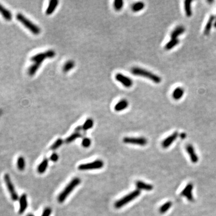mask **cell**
<instances>
[{"mask_svg":"<svg viewBox=\"0 0 216 216\" xmlns=\"http://www.w3.org/2000/svg\"><path fill=\"white\" fill-rule=\"evenodd\" d=\"M131 72L134 75L140 76L148 78L156 84H159L161 81V79L160 76L145 69H143L139 67H133L131 69Z\"/></svg>","mask_w":216,"mask_h":216,"instance_id":"cell-1","label":"cell"},{"mask_svg":"<svg viewBox=\"0 0 216 216\" xmlns=\"http://www.w3.org/2000/svg\"><path fill=\"white\" fill-rule=\"evenodd\" d=\"M81 183L80 178L76 177L72 180L65 187V188L61 191V193L59 195L58 197V201L60 203H63L68 196V195L71 193L75 187H76Z\"/></svg>","mask_w":216,"mask_h":216,"instance_id":"cell-2","label":"cell"},{"mask_svg":"<svg viewBox=\"0 0 216 216\" xmlns=\"http://www.w3.org/2000/svg\"><path fill=\"white\" fill-rule=\"evenodd\" d=\"M16 18L20 23L23 24V25L25 26L33 34L39 35L40 33L41 30L40 27L36 25L35 23L31 22L25 16H23L22 13H17L16 15Z\"/></svg>","mask_w":216,"mask_h":216,"instance_id":"cell-3","label":"cell"},{"mask_svg":"<svg viewBox=\"0 0 216 216\" xmlns=\"http://www.w3.org/2000/svg\"><path fill=\"white\" fill-rule=\"evenodd\" d=\"M140 191L139 190H138V189L132 191L131 193H130L129 194H128L126 196L122 198L121 199H120L118 201H117L115 203L114 206L116 208H122L123 206L127 205V204H129V202H130L131 201H132L133 200L136 199L137 197H138L140 195Z\"/></svg>","mask_w":216,"mask_h":216,"instance_id":"cell-4","label":"cell"},{"mask_svg":"<svg viewBox=\"0 0 216 216\" xmlns=\"http://www.w3.org/2000/svg\"><path fill=\"white\" fill-rule=\"evenodd\" d=\"M56 55L55 52L54 50H47L44 52L39 53L31 58V61L34 63H37L41 65L42 62L47 58H52Z\"/></svg>","mask_w":216,"mask_h":216,"instance_id":"cell-5","label":"cell"},{"mask_svg":"<svg viewBox=\"0 0 216 216\" xmlns=\"http://www.w3.org/2000/svg\"><path fill=\"white\" fill-rule=\"evenodd\" d=\"M104 166L103 161L100 160H97L94 161L80 164L78 169L80 171H88L94 169H99L102 168Z\"/></svg>","mask_w":216,"mask_h":216,"instance_id":"cell-6","label":"cell"},{"mask_svg":"<svg viewBox=\"0 0 216 216\" xmlns=\"http://www.w3.org/2000/svg\"><path fill=\"white\" fill-rule=\"evenodd\" d=\"M4 181L6 183V185H7V187L8 188L9 193L10 194L12 199L14 201H16L18 200V199H19L18 195H17L16 191L15 190V187L13 184V183L12 182L10 175L7 174H5L4 176Z\"/></svg>","mask_w":216,"mask_h":216,"instance_id":"cell-7","label":"cell"},{"mask_svg":"<svg viewBox=\"0 0 216 216\" xmlns=\"http://www.w3.org/2000/svg\"><path fill=\"white\" fill-rule=\"evenodd\" d=\"M123 142L128 144H133V145L145 146L147 143V140L143 137H126L123 139Z\"/></svg>","mask_w":216,"mask_h":216,"instance_id":"cell-8","label":"cell"},{"mask_svg":"<svg viewBox=\"0 0 216 216\" xmlns=\"http://www.w3.org/2000/svg\"><path fill=\"white\" fill-rule=\"evenodd\" d=\"M115 79L117 81L122 84L126 88H130L133 84L132 79L121 73H117L115 75Z\"/></svg>","mask_w":216,"mask_h":216,"instance_id":"cell-9","label":"cell"},{"mask_svg":"<svg viewBox=\"0 0 216 216\" xmlns=\"http://www.w3.org/2000/svg\"><path fill=\"white\" fill-rule=\"evenodd\" d=\"M193 185L192 184L190 183L187 184L184 190L182 191L181 195L183 196H185L188 201H193V196L192 193V191H193Z\"/></svg>","mask_w":216,"mask_h":216,"instance_id":"cell-10","label":"cell"},{"mask_svg":"<svg viewBox=\"0 0 216 216\" xmlns=\"http://www.w3.org/2000/svg\"><path fill=\"white\" fill-rule=\"evenodd\" d=\"M178 133L177 132H175V133H172L171 135H170L169 136L166 137L161 143L162 147L164 148H166L167 147H169L171 144L175 140V139L178 137Z\"/></svg>","mask_w":216,"mask_h":216,"instance_id":"cell-11","label":"cell"},{"mask_svg":"<svg viewBox=\"0 0 216 216\" xmlns=\"http://www.w3.org/2000/svg\"><path fill=\"white\" fill-rule=\"evenodd\" d=\"M19 204L20 207L19 209V214H22L25 211L26 209L27 208L28 202H27V197L25 194H23L19 199Z\"/></svg>","mask_w":216,"mask_h":216,"instance_id":"cell-12","label":"cell"},{"mask_svg":"<svg viewBox=\"0 0 216 216\" xmlns=\"http://www.w3.org/2000/svg\"><path fill=\"white\" fill-rule=\"evenodd\" d=\"M186 151L188 153V154L190 156V160L192 162L196 163L198 161V160H199L198 156L196 155L193 146L190 145V144H188V145H187V147H186Z\"/></svg>","mask_w":216,"mask_h":216,"instance_id":"cell-13","label":"cell"},{"mask_svg":"<svg viewBox=\"0 0 216 216\" xmlns=\"http://www.w3.org/2000/svg\"><path fill=\"white\" fill-rule=\"evenodd\" d=\"M58 3H59V1H58V0H51V1H50L49 5H48L47 9L46 10V15H50L52 13H53L54 12V11L55 10L56 8L57 7Z\"/></svg>","mask_w":216,"mask_h":216,"instance_id":"cell-14","label":"cell"},{"mask_svg":"<svg viewBox=\"0 0 216 216\" xmlns=\"http://www.w3.org/2000/svg\"><path fill=\"white\" fill-rule=\"evenodd\" d=\"M215 19V16H213V15H211L209 17L208 22H207L206 25L205 27V29H204V33L205 35L207 36V35H208L209 34V33H210V31L211 30L212 27V25L214 24Z\"/></svg>","mask_w":216,"mask_h":216,"instance_id":"cell-15","label":"cell"},{"mask_svg":"<svg viewBox=\"0 0 216 216\" xmlns=\"http://www.w3.org/2000/svg\"><path fill=\"white\" fill-rule=\"evenodd\" d=\"M128 106H129V103H128L127 100L126 99H123V100L119 101L115 105V106L114 107V109L116 112H120V111H122L126 109L128 107Z\"/></svg>","mask_w":216,"mask_h":216,"instance_id":"cell-16","label":"cell"},{"mask_svg":"<svg viewBox=\"0 0 216 216\" xmlns=\"http://www.w3.org/2000/svg\"><path fill=\"white\" fill-rule=\"evenodd\" d=\"M0 13L1 14L2 16L8 21H10L12 19V14L10 11L5 8L3 5L0 4Z\"/></svg>","mask_w":216,"mask_h":216,"instance_id":"cell-17","label":"cell"},{"mask_svg":"<svg viewBox=\"0 0 216 216\" xmlns=\"http://www.w3.org/2000/svg\"><path fill=\"white\" fill-rule=\"evenodd\" d=\"M185 28L183 26H178L176 27L174 30L171 34V37L172 39H177L178 36L183 34L185 32Z\"/></svg>","mask_w":216,"mask_h":216,"instance_id":"cell-18","label":"cell"},{"mask_svg":"<svg viewBox=\"0 0 216 216\" xmlns=\"http://www.w3.org/2000/svg\"><path fill=\"white\" fill-rule=\"evenodd\" d=\"M184 94V89L181 87H177L172 92V97L176 100H180L183 97Z\"/></svg>","mask_w":216,"mask_h":216,"instance_id":"cell-19","label":"cell"},{"mask_svg":"<svg viewBox=\"0 0 216 216\" xmlns=\"http://www.w3.org/2000/svg\"><path fill=\"white\" fill-rule=\"evenodd\" d=\"M136 185L138 190H145L147 191H150L152 190L153 188V186L152 185L143 183L141 181H136Z\"/></svg>","mask_w":216,"mask_h":216,"instance_id":"cell-20","label":"cell"},{"mask_svg":"<svg viewBox=\"0 0 216 216\" xmlns=\"http://www.w3.org/2000/svg\"><path fill=\"white\" fill-rule=\"evenodd\" d=\"M47 166H48V160L47 159H44L37 167L38 172L40 174H43L46 171Z\"/></svg>","mask_w":216,"mask_h":216,"instance_id":"cell-21","label":"cell"},{"mask_svg":"<svg viewBox=\"0 0 216 216\" xmlns=\"http://www.w3.org/2000/svg\"><path fill=\"white\" fill-rule=\"evenodd\" d=\"M75 65V63L73 60H68L63 65V70L64 73H67L70 70L73 69Z\"/></svg>","mask_w":216,"mask_h":216,"instance_id":"cell-22","label":"cell"},{"mask_svg":"<svg viewBox=\"0 0 216 216\" xmlns=\"http://www.w3.org/2000/svg\"><path fill=\"white\" fill-rule=\"evenodd\" d=\"M180 42V40L178 39H171L169 41H168L165 45V49L166 50H171L173 47L176 46Z\"/></svg>","mask_w":216,"mask_h":216,"instance_id":"cell-23","label":"cell"},{"mask_svg":"<svg viewBox=\"0 0 216 216\" xmlns=\"http://www.w3.org/2000/svg\"><path fill=\"white\" fill-rule=\"evenodd\" d=\"M191 1H184V10L185 15L187 17H190L192 15V10L191 7Z\"/></svg>","mask_w":216,"mask_h":216,"instance_id":"cell-24","label":"cell"},{"mask_svg":"<svg viewBox=\"0 0 216 216\" xmlns=\"http://www.w3.org/2000/svg\"><path fill=\"white\" fill-rule=\"evenodd\" d=\"M144 7H145V4L142 1H139L132 5V10L134 12H138L139 11H141Z\"/></svg>","mask_w":216,"mask_h":216,"instance_id":"cell-25","label":"cell"},{"mask_svg":"<svg viewBox=\"0 0 216 216\" xmlns=\"http://www.w3.org/2000/svg\"><path fill=\"white\" fill-rule=\"evenodd\" d=\"M17 166L18 169L20 171H23L25 167V160L23 157H19L17 161Z\"/></svg>","mask_w":216,"mask_h":216,"instance_id":"cell-26","label":"cell"},{"mask_svg":"<svg viewBox=\"0 0 216 216\" xmlns=\"http://www.w3.org/2000/svg\"><path fill=\"white\" fill-rule=\"evenodd\" d=\"M94 125V121L91 118H88L85 122L84 123V124L82 126V129L84 130H88L89 129H91L93 127Z\"/></svg>","mask_w":216,"mask_h":216,"instance_id":"cell-27","label":"cell"},{"mask_svg":"<svg viewBox=\"0 0 216 216\" xmlns=\"http://www.w3.org/2000/svg\"><path fill=\"white\" fill-rule=\"evenodd\" d=\"M82 136V135L79 133V132H75L74 133L71 134V135H70L65 140V142L67 143H71L72 142H73L74 140H75L76 139L81 137Z\"/></svg>","mask_w":216,"mask_h":216,"instance_id":"cell-28","label":"cell"},{"mask_svg":"<svg viewBox=\"0 0 216 216\" xmlns=\"http://www.w3.org/2000/svg\"><path fill=\"white\" fill-rule=\"evenodd\" d=\"M171 206H172V203L171 201H168V202H166L164 204L161 205V207L160 208V209H159L160 212L161 214L165 213L166 212H167V210H169L170 209Z\"/></svg>","mask_w":216,"mask_h":216,"instance_id":"cell-29","label":"cell"},{"mask_svg":"<svg viewBox=\"0 0 216 216\" xmlns=\"http://www.w3.org/2000/svg\"><path fill=\"white\" fill-rule=\"evenodd\" d=\"M63 143V140L62 139L59 138L58 139H57V140L52 144V146L51 147V149L52 150H56L57 149H58L59 147H60Z\"/></svg>","mask_w":216,"mask_h":216,"instance_id":"cell-30","label":"cell"},{"mask_svg":"<svg viewBox=\"0 0 216 216\" xmlns=\"http://www.w3.org/2000/svg\"><path fill=\"white\" fill-rule=\"evenodd\" d=\"M124 6V2L122 0H115L113 2V7L116 10H120Z\"/></svg>","mask_w":216,"mask_h":216,"instance_id":"cell-31","label":"cell"},{"mask_svg":"<svg viewBox=\"0 0 216 216\" xmlns=\"http://www.w3.org/2000/svg\"><path fill=\"white\" fill-rule=\"evenodd\" d=\"M82 145L84 148H88L91 145V140L88 137H84L82 140Z\"/></svg>","mask_w":216,"mask_h":216,"instance_id":"cell-32","label":"cell"},{"mask_svg":"<svg viewBox=\"0 0 216 216\" xmlns=\"http://www.w3.org/2000/svg\"><path fill=\"white\" fill-rule=\"evenodd\" d=\"M52 212V210L50 208H46L41 216H50Z\"/></svg>","mask_w":216,"mask_h":216,"instance_id":"cell-33","label":"cell"},{"mask_svg":"<svg viewBox=\"0 0 216 216\" xmlns=\"http://www.w3.org/2000/svg\"><path fill=\"white\" fill-rule=\"evenodd\" d=\"M58 158H59L58 155L57 153H53V154L51 156V157H50V160H51L52 161L56 162L57 161H58Z\"/></svg>","mask_w":216,"mask_h":216,"instance_id":"cell-34","label":"cell"},{"mask_svg":"<svg viewBox=\"0 0 216 216\" xmlns=\"http://www.w3.org/2000/svg\"><path fill=\"white\" fill-rule=\"evenodd\" d=\"M214 27L216 28V18L215 19V22H214Z\"/></svg>","mask_w":216,"mask_h":216,"instance_id":"cell-35","label":"cell"},{"mask_svg":"<svg viewBox=\"0 0 216 216\" xmlns=\"http://www.w3.org/2000/svg\"><path fill=\"white\" fill-rule=\"evenodd\" d=\"M27 216H35L34 215H33V214H28Z\"/></svg>","mask_w":216,"mask_h":216,"instance_id":"cell-36","label":"cell"},{"mask_svg":"<svg viewBox=\"0 0 216 216\" xmlns=\"http://www.w3.org/2000/svg\"><path fill=\"white\" fill-rule=\"evenodd\" d=\"M2 112H3L2 110H1V109H0V116H1V114H2Z\"/></svg>","mask_w":216,"mask_h":216,"instance_id":"cell-37","label":"cell"}]
</instances>
